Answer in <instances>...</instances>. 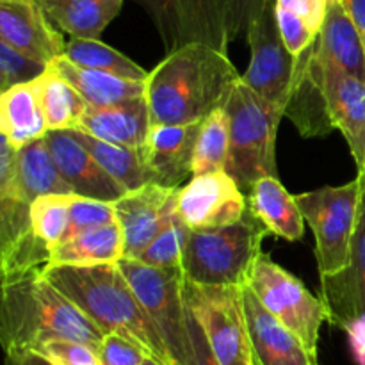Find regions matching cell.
<instances>
[{
	"mask_svg": "<svg viewBox=\"0 0 365 365\" xmlns=\"http://www.w3.org/2000/svg\"><path fill=\"white\" fill-rule=\"evenodd\" d=\"M46 195H73L61 175L45 138L16 150V175L13 187L0 191V196H16L31 205Z\"/></svg>",
	"mask_w": 365,
	"mask_h": 365,
	"instance_id": "cell-24",
	"label": "cell"
},
{
	"mask_svg": "<svg viewBox=\"0 0 365 365\" xmlns=\"http://www.w3.org/2000/svg\"><path fill=\"white\" fill-rule=\"evenodd\" d=\"M152 128L146 96L110 107H88L77 130L100 141L139 150Z\"/></svg>",
	"mask_w": 365,
	"mask_h": 365,
	"instance_id": "cell-20",
	"label": "cell"
},
{
	"mask_svg": "<svg viewBox=\"0 0 365 365\" xmlns=\"http://www.w3.org/2000/svg\"><path fill=\"white\" fill-rule=\"evenodd\" d=\"M41 274L103 335H123L141 346L150 359L159 360L163 365H173L159 330L139 303L118 262L46 266Z\"/></svg>",
	"mask_w": 365,
	"mask_h": 365,
	"instance_id": "cell-2",
	"label": "cell"
},
{
	"mask_svg": "<svg viewBox=\"0 0 365 365\" xmlns=\"http://www.w3.org/2000/svg\"><path fill=\"white\" fill-rule=\"evenodd\" d=\"M242 75L227 52L195 43L168 53L146 81L152 125L202 123L225 107Z\"/></svg>",
	"mask_w": 365,
	"mask_h": 365,
	"instance_id": "cell-1",
	"label": "cell"
},
{
	"mask_svg": "<svg viewBox=\"0 0 365 365\" xmlns=\"http://www.w3.org/2000/svg\"><path fill=\"white\" fill-rule=\"evenodd\" d=\"M39 78L0 93V132L14 150L45 138L48 132Z\"/></svg>",
	"mask_w": 365,
	"mask_h": 365,
	"instance_id": "cell-21",
	"label": "cell"
},
{
	"mask_svg": "<svg viewBox=\"0 0 365 365\" xmlns=\"http://www.w3.org/2000/svg\"><path fill=\"white\" fill-rule=\"evenodd\" d=\"M98 359L102 365H143L148 355L139 344L118 334L103 337Z\"/></svg>",
	"mask_w": 365,
	"mask_h": 365,
	"instance_id": "cell-38",
	"label": "cell"
},
{
	"mask_svg": "<svg viewBox=\"0 0 365 365\" xmlns=\"http://www.w3.org/2000/svg\"><path fill=\"white\" fill-rule=\"evenodd\" d=\"M187 328H189V348L180 365H220L214 356L209 342H207L205 331L202 324L196 319L195 314L189 309L187 312Z\"/></svg>",
	"mask_w": 365,
	"mask_h": 365,
	"instance_id": "cell-39",
	"label": "cell"
},
{
	"mask_svg": "<svg viewBox=\"0 0 365 365\" xmlns=\"http://www.w3.org/2000/svg\"><path fill=\"white\" fill-rule=\"evenodd\" d=\"M316 52L321 59L365 82V46L341 0L328 2Z\"/></svg>",
	"mask_w": 365,
	"mask_h": 365,
	"instance_id": "cell-22",
	"label": "cell"
},
{
	"mask_svg": "<svg viewBox=\"0 0 365 365\" xmlns=\"http://www.w3.org/2000/svg\"><path fill=\"white\" fill-rule=\"evenodd\" d=\"M253 365H317V356L260 303L248 284L242 287Z\"/></svg>",
	"mask_w": 365,
	"mask_h": 365,
	"instance_id": "cell-19",
	"label": "cell"
},
{
	"mask_svg": "<svg viewBox=\"0 0 365 365\" xmlns=\"http://www.w3.org/2000/svg\"><path fill=\"white\" fill-rule=\"evenodd\" d=\"M250 59L242 82L267 102L285 110L294 88L298 57L292 56L282 39L277 20V0H266L259 16L246 31Z\"/></svg>",
	"mask_w": 365,
	"mask_h": 365,
	"instance_id": "cell-11",
	"label": "cell"
},
{
	"mask_svg": "<svg viewBox=\"0 0 365 365\" xmlns=\"http://www.w3.org/2000/svg\"><path fill=\"white\" fill-rule=\"evenodd\" d=\"M328 2H330V0H328ZM341 2H342V0H341Z\"/></svg>",
	"mask_w": 365,
	"mask_h": 365,
	"instance_id": "cell-47",
	"label": "cell"
},
{
	"mask_svg": "<svg viewBox=\"0 0 365 365\" xmlns=\"http://www.w3.org/2000/svg\"><path fill=\"white\" fill-rule=\"evenodd\" d=\"M362 187V177L359 175L344 185H327L296 196L303 217L316 237L321 278L341 273L349 264Z\"/></svg>",
	"mask_w": 365,
	"mask_h": 365,
	"instance_id": "cell-6",
	"label": "cell"
},
{
	"mask_svg": "<svg viewBox=\"0 0 365 365\" xmlns=\"http://www.w3.org/2000/svg\"><path fill=\"white\" fill-rule=\"evenodd\" d=\"M177 212L192 232L216 230L246 216L248 196L227 171L198 175L178 191Z\"/></svg>",
	"mask_w": 365,
	"mask_h": 365,
	"instance_id": "cell-12",
	"label": "cell"
},
{
	"mask_svg": "<svg viewBox=\"0 0 365 365\" xmlns=\"http://www.w3.org/2000/svg\"><path fill=\"white\" fill-rule=\"evenodd\" d=\"M123 0H59L45 7L59 31L77 39H98L118 16Z\"/></svg>",
	"mask_w": 365,
	"mask_h": 365,
	"instance_id": "cell-27",
	"label": "cell"
},
{
	"mask_svg": "<svg viewBox=\"0 0 365 365\" xmlns=\"http://www.w3.org/2000/svg\"><path fill=\"white\" fill-rule=\"evenodd\" d=\"M45 141L73 195L107 203H116L127 195L70 130H48Z\"/></svg>",
	"mask_w": 365,
	"mask_h": 365,
	"instance_id": "cell-18",
	"label": "cell"
},
{
	"mask_svg": "<svg viewBox=\"0 0 365 365\" xmlns=\"http://www.w3.org/2000/svg\"><path fill=\"white\" fill-rule=\"evenodd\" d=\"M64 57L82 68L116 75V77L127 78V81L146 82L150 77L145 68H141L138 63L114 50L113 46L102 43L100 39L71 38L64 48Z\"/></svg>",
	"mask_w": 365,
	"mask_h": 365,
	"instance_id": "cell-30",
	"label": "cell"
},
{
	"mask_svg": "<svg viewBox=\"0 0 365 365\" xmlns=\"http://www.w3.org/2000/svg\"><path fill=\"white\" fill-rule=\"evenodd\" d=\"M39 2H41L43 7H46V6H50V4H53V2H59V0H39Z\"/></svg>",
	"mask_w": 365,
	"mask_h": 365,
	"instance_id": "cell-46",
	"label": "cell"
},
{
	"mask_svg": "<svg viewBox=\"0 0 365 365\" xmlns=\"http://www.w3.org/2000/svg\"><path fill=\"white\" fill-rule=\"evenodd\" d=\"M41 273L2 282L0 341L6 355L38 351L53 341L81 342L98 353L106 335Z\"/></svg>",
	"mask_w": 365,
	"mask_h": 365,
	"instance_id": "cell-3",
	"label": "cell"
},
{
	"mask_svg": "<svg viewBox=\"0 0 365 365\" xmlns=\"http://www.w3.org/2000/svg\"><path fill=\"white\" fill-rule=\"evenodd\" d=\"M70 132L91 152V155L106 170V173L110 178H114L127 192L135 191V189L148 184L145 164H143V157L139 150L110 145V143L100 141V139L84 134L81 130Z\"/></svg>",
	"mask_w": 365,
	"mask_h": 365,
	"instance_id": "cell-28",
	"label": "cell"
},
{
	"mask_svg": "<svg viewBox=\"0 0 365 365\" xmlns=\"http://www.w3.org/2000/svg\"><path fill=\"white\" fill-rule=\"evenodd\" d=\"M0 41L46 66L66 48L39 0H0Z\"/></svg>",
	"mask_w": 365,
	"mask_h": 365,
	"instance_id": "cell-15",
	"label": "cell"
},
{
	"mask_svg": "<svg viewBox=\"0 0 365 365\" xmlns=\"http://www.w3.org/2000/svg\"><path fill=\"white\" fill-rule=\"evenodd\" d=\"M143 365H163V364H160L159 360H155V359H150V356H148V359H146L145 362H143Z\"/></svg>",
	"mask_w": 365,
	"mask_h": 365,
	"instance_id": "cell-45",
	"label": "cell"
},
{
	"mask_svg": "<svg viewBox=\"0 0 365 365\" xmlns=\"http://www.w3.org/2000/svg\"><path fill=\"white\" fill-rule=\"evenodd\" d=\"M34 353L52 365H102L98 353L81 342L53 341Z\"/></svg>",
	"mask_w": 365,
	"mask_h": 365,
	"instance_id": "cell-37",
	"label": "cell"
},
{
	"mask_svg": "<svg viewBox=\"0 0 365 365\" xmlns=\"http://www.w3.org/2000/svg\"><path fill=\"white\" fill-rule=\"evenodd\" d=\"M189 237H191V228L182 221L177 212L160 230V234L153 239L152 245L135 260H141L148 266L164 267V269H182Z\"/></svg>",
	"mask_w": 365,
	"mask_h": 365,
	"instance_id": "cell-33",
	"label": "cell"
},
{
	"mask_svg": "<svg viewBox=\"0 0 365 365\" xmlns=\"http://www.w3.org/2000/svg\"><path fill=\"white\" fill-rule=\"evenodd\" d=\"M125 257V239L120 223L93 228L63 239L50 253V266H96L116 264Z\"/></svg>",
	"mask_w": 365,
	"mask_h": 365,
	"instance_id": "cell-26",
	"label": "cell"
},
{
	"mask_svg": "<svg viewBox=\"0 0 365 365\" xmlns=\"http://www.w3.org/2000/svg\"><path fill=\"white\" fill-rule=\"evenodd\" d=\"M312 68L331 125L348 141L359 173L365 171V82L321 59L316 52V41L312 45Z\"/></svg>",
	"mask_w": 365,
	"mask_h": 365,
	"instance_id": "cell-13",
	"label": "cell"
},
{
	"mask_svg": "<svg viewBox=\"0 0 365 365\" xmlns=\"http://www.w3.org/2000/svg\"><path fill=\"white\" fill-rule=\"evenodd\" d=\"M50 68L66 78L91 107L120 106L146 96V82L127 81L103 71L88 70L71 63L64 56L53 61Z\"/></svg>",
	"mask_w": 365,
	"mask_h": 365,
	"instance_id": "cell-25",
	"label": "cell"
},
{
	"mask_svg": "<svg viewBox=\"0 0 365 365\" xmlns=\"http://www.w3.org/2000/svg\"><path fill=\"white\" fill-rule=\"evenodd\" d=\"M77 195H46L31 203L32 230L52 250L64 239L70 223L71 202Z\"/></svg>",
	"mask_w": 365,
	"mask_h": 365,
	"instance_id": "cell-32",
	"label": "cell"
},
{
	"mask_svg": "<svg viewBox=\"0 0 365 365\" xmlns=\"http://www.w3.org/2000/svg\"><path fill=\"white\" fill-rule=\"evenodd\" d=\"M248 285L267 312L273 314L317 356L319 330L328 319L323 299L316 298L302 280L273 262L266 253L253 266Z\"/></svg>",
	"mask_w": 365,
	"mask_h": 365,
	"instance_id": "cell-8",
	"label": "cell"
},
{
	"mask_svg": "<svg viewBox=\"0 0 365 365\" xmlns=\"http://www.w3.org/2000/svg\"><path fill=\"white\" fill-rule=\"evenodd\" d=\"M200 128L202 123L152 125L146 143L139 148L148 184L182 187L192 175Z\"/></svg>",
	"mask_w": 365,
	"mask_h": 365,
	"instance_id": "cell-16",
	"label": "cell"
},
{
	"mask_svg": "<svg viewBox=\"0 0 365 365\" xmlns=\"http://www.w3.org/2000/svg\"><path fill=\"white\" fill-rule=\"evenodd\" d=\"M342 4H344L346 11H348L349 18L359 31L365 46V0H342Z\"/></svg>",
	"mask_w": 365,
	"mask_h": 365,
	"instance_id": "cell-43",
	"label": "cell"
},
{
	"mask_svg": "<svg viewBox=\"0 0 365 365\" xmlns=\"http://www.w3.org/2000/svg\"><path fill=\"white\" fill-rule=\"evenodd\" d=\"M277 6L292 11L307 21L316 34H319L327 16L328 0H277Z\"/></svg>",
	"mask_w": 365,
	"mask_h": 365,
	"instance_id": "cell-41",
	"label": "cell"
},
{
	"mask_svg": "<svg viewBox=\"0 0 365 365\" xmlns=\"http://www.w3.org/2000/svg\"><path fill=\"white\" fill-rule=\"evenodd\" d=\"M230 155V121L225 107L202 121L192 157V177L227 171Z\"/></svg>",
	"mask_w": 365,
	"mask_h": 365,
	"instance_id": "cell-31",
	"label": "cell"
},
{
	"mask_svg": "<svg viewBox=\"0 0 365 365\" xmlns=\"http://www.w3.org/2000/svg\"><path fill=\"white\" fill-rule=\"evenodd\" d=\"M139 303L159 330L173 365H180L189 348V328L182 269L148 266L135 259L118 262Z\"/></svg>",
	"mask_w": 365,
	"mask_h": 365,
	"instance_id": "cell-7",
	"label": "cell"
},
{
	"mask_svg": "<svg viewBox=\"0 0 365 365\" xmlns=\"http://www.w3.org/2000/svg\"><path fill=\"white\" fill-rule=\"evenodd\" d=\"M178 191L180 187L146 184L135 191H128L114 203L125 239L123 259H139L168 221L177 214Z\"/></svg>",
	"mask_w": 365,
	"mask_h": 365,
	"instance_id": "cell-14",
	"label": "cell"
},
{
	"mask_svg": "<svg viewBox=\"0 0 365 365\" xmlns=\"http://www.w3.org/2000/svg\"><path fill=\"white\" fill-rule=\"evenodd\" d=\"M266 0H228L230 6V41H234L241 32L248 31L250 24L262 11Z\"/></svg>",
	"mask_w": 365,
	"mask_h": 365,
	"instance_id": "cell-40",
	"label": "cell"
},
{
	"mask_svg": "<svg viewBox=\"0 0 365 365\" xmlns=\"http://www.w3.org/2000/svg\"><path fill=\"white\" fill-rule=\"evenodd\" d=\"M266 235L267 230L250 210L230 227L191 230L182 262L184 278L203 287H242L262 255L260 246Z\"/></svg>",
	"mask_w": 365,
	"mask_h": 365,
	"instance_id": "cell-5",
	"label": "cell"
},
{
	"mask_svg": "<svg viewBox=\"0 0 365 365\" xmlns=\"http://www.w3.org/2000/svg\"><path fill=\"white\" fill-rule=\"evenodd\" d=\"M242 287H203L187 280L184 284L187 307L202 324L220 365H253Z\"/></svg>",
	"mask_w": 365,
	"mask_h": 365,
	"instance_id": "cell-9",
	"label": "cell"
},
{
	"mask_svg": "<svg viewBox=\"0 0 365 365\" xmlns=\"http://www.w3.org/2000/svg\"><path fill=\"white\" fill-rule=\"evenodd\" d=\"M277 20L282 39L294 57H299L303 52H307L317 39V34L307 25V21L285 7L277 6Z\"/></svg>",
	"mask_w": 365,
	"mask_h": 365,
	"instance_id": "cell-36",
	"label": "cell"
},
{
	"mask_svg": "<svg viewBox=\"0 0 365 365\" xmlns=\"http://www.w3.org/2000/svg\"><path fill=\"white\" fill-rule=\"evenodd\" d=\"M344 331L348 334L349 348L356 365H365V314L349 323Z\"/></svg>",
	"mask_w": 365,
	"mask_h": 365,
	"instance_id": "cell-42",
	"label": "cell"
},
{
	"mask_svg": "<svg viewBox=\"0 0 365 365\" xmlns=\"http://www.w3.org/2000/svg\"><path fill=\"white\" fill-rule=\"evenodd\" d=\"M248 210L260 221L267 234L296 242L305 234V217L296 196H292L278 177H264L248 192Z\"/></svg>",
	"mask_w": 365,
	"mask_h": 365,
	"instance_id": "cell-23",
	"label": "cell"
},
{
	"mask_svg": "<svg viewBox=\"0 0 365 365\" xmlns=\"http://www.w3.org/2000/svg\"><path fill=\"white\" fill-rule=\"evenodd\" d=\"M41 82V103L48 130H77L82 116L88 110V102L77 89L48 66Z\"/></svg>",
	"mask_w": 365,
	"mask_h": 365,
	"instance_id": "cell-29",
	"label": "cell"
},
{
	"mask_svg": "<svg viewBox=\"0 0 365 365\" xmlns=\"http://www.w3.org/2000/svg\"><path fill=\"white\" fill-rule=\"evenodd\" d=\"M225 110L230 121V155L227 173L246 196L264 177H277V130L285 110L241 81L232 88Z\"/></svg>",
	"mask_w": 365,
	"mask_h": 365,
	"instance_id": "cell-4",
	"label": "cell"
},
{
	"mask_svg": "<svg viewBox=\"0 0 365 365\" xmlns=\"http://www.w3.org/2000/svg\"><path fill=\"white\" fill-rule=\"evenodd\" d=\"M148 13L168 53L202 43L228 53V0H135Z\"/></svg>",
	"mask_w": 365,
	"mask_h": 365,
	"instance_id": "cell-10",
	"label": "cell"
},
{
	"mask_svg": "<svg viewBox=\"0 0 365 365\" xmlns=\"http://www.w3.org/2000/svg\"><path fill=\"white\" fill-rule=\"evenodd\" d=\"M48 66L18 52L7 43L0 41V93H6L16 86L38 81L46 73Z\"/></svg>",
	"mask_w": 365,
	"mask_h": 365,
	"instance_id": "cell-34",
	"label": "cell"
},
{
	"mask_svg": "<svg viewBox=\"0 0 365 365\" xmlns=\"http://www.w3.org/2000/svg\"><path fill=\"white\" fill-rule=\"evenodd\" d=\"M359 175L364 187L349 264L341 273L321 278V299L327 307L328 321L341 330L365 314V171Z\"/></svg>",
	"mask_w": 365,
	"mask_h": 365,
	"instance_id": "cell-17",
	"label": "cell"
},
{
	"mask_svg": "<svg viewBox=\"0 0 365 365\" xmlns=\"http://www.w3.org/2000/svg\"><path fill=\"white\" fill-rule=\"evenodd\" d=\"M6 365H52L34 351H21L6 355Z\"/></svg>",
	"mask_w": 365,
	"mask_h": 365,
	"instance_id": "cell-44",
	"label": "cell"
},
{
	"mask_svg": "<svg viewBox=\"0 0 365 365\" xmlns=\"http://www.w3.org/2000/svg\"><path fill=\"white\" fill-rule=\"evenodd\" d=\"M118 223L114 203L98 202V200L82 198L75 196L70 209V223L64 239H70L82 232L93 230V228L107 227V225Z\"/></svg>",
	"mask_w": 365,
	"mask_h": 365,
	"instance_id": "cell-35",
	"label": "cell"
}]
</instances>
